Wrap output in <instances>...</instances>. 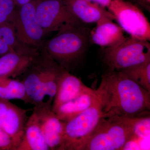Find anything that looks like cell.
Masks as SVG:
<instances>
[{"mask_svg":"<svg viewBox=\"0 0 150 150\" xmlns=\"http://www.w3.org/2000/svg\"><path fill=\"white\" fill-rule=\"evenodd\" d=\"M28 111L0 98V128L11 137L16 150L23 137Z\"/></svg>","mask_w":150,"mask_h":150,"instance_id":"obj_11","label":"cell"},{"mask_svg":"<svg viewBox=\"0 0 150 150\" xmlns=\"http://www.w3.org/2000/svg\"><path fill=\"white\" fill-rule=\"evenodd\" d=\"M39 50L33 53L12 52L0 57V79H17L30 64Z\"/></svg>","mask_w":150,"mask_h":150,"instance_id":"obj_15","label":"cell"},{"mask_svg":"<svg viewBox=\"0 0 150 150\" xmlns=\"http://www.w3.org/2000/svg\"><path fill=\"white\" fill-rule=\"evenodd\" d=\"M150 123V115L139 118L134 127V136L136 139L145 138L149 135Z\"/></svg>","mask_w":150,"mask_h":150,"instance_id":"obj_22","label":"cell"},{"mask_svg":"<svg viewBox=\"0 0 150 150\" xmlns=\"http://www.w3.org/2000/svg\"><path fill=\"white\" fill-rule=\"evenodd\" d=\"M139 118L116 115L104 117L78 150L123 149L129 141L137 140L134 127Z\"/></svg>","mask_w":150,"mask_h":150,"instance_id":"obj_4","label":"cell"},{"mask_svg":"<svg viewBox=\"0 0 150 150\" xmlns=\"http://www.w3.org/2000/svg\"><path fill=\"white\" fill-rule=\"evenodd\" d=\"M0 150H16L11 137L0 128Z\"/></svg>","mask_w":150,"mask_h":150,"instance_id":"obj_23","label":"cell"},{"mask_svg":"<svg viewBox=\"0 0 150 150\" xmlns=\"http://www.w3.org/2000/svg\"><path fill=\"white\" fill-rule=\"evenodd\" d=\"M32 1L33 0H14L17 7H20Z\"/></svg>","mask_w":150,"mask_h":150,"instance_id":"obj_26","label":"cell"},{"mask_svg":"<svg viewBox=\"0 0 150 150\" xmlns=\"http://www.w3.org/2000/svg\"><path fill=\"white\" fill-rule=\"evenodd\" d=\"M12 52H15L5 43L0 40V57Z\"/></svg>","mask_w":150,"mask_h":150,"instance_id":"obj_24","label":"cell"},{"mask_svg":"<svg viewBox=\"0 0 150 150\" xmlns=\"http://www.w3.org/2000/svg\"><path fill=\"white\" fill-rule=\"evenodd\" d=\"M53 100L34 105L35 112L50 150H61L63 143L65 122L60 120L52 110Z\"/></svg>","mask_w":150,"mask_h":150,"instance_id":"obj_10","label":"cell"},{"mask_svg":"<svg viewBox=\"0 0 150 150\" xmlns=\"http://www.w3.org/2000/svg\"><path fill=\"white\" fill-rule=\"evenodd\" d=\"M79 78L66 71L62 74L52 103L54 112L62 105L90 89Z\"/></svg>","mask_w":150,"mask_h":150,"instance_id":"obj_13","label":"cell"},{"mask_svg":"<svg viewBox=\"0 0 150 150\" xmlns=\"http://www.w3.org/2000/svg\"><path fill=\"white\" fill-rule=\"evenodd\" d=\"M0 98L18 99L26 103H30L25 87L21 81L18 79H0Z\"/></svg>","mask_w":150,"mask_h":150,"instance_id":"obj_18","label":"cell"},{"mask_svg":"<svg viewBox=\"0 0 150 150\" xmlns=\"http://www.w3.org/2000/svg\"><path fill=\"white\" fill-rule=\"evenodd\" d=\"M64 1L70 11L83 24L96 23L103 17L115 20L109 11L96 3L86 0Z\"/></svg>","mask_w":150,"mask_h":150,"instance_id":"obj_14","label":"cell"},{"mask_svg":"<svg viewBox=\"0 0 150 150\" xmlns=\"http://www.w3.org/2000/svg\"><path fill=\"white\" fill-rule=\"evenodd\" d=\"M103 62L109 70L121 71L150 61V43L133 38L105 50Z\"/></svg>","mask_w":150,"mask_h":150,"instance_id":"obj_6","label":"cell"},{"mask_svg":"<svg viewBox=\"0 0 150 150\" xmlns=\"http://www.w3.org/2000/svg\"><path fill=\"white\" fill-rule=\"evenodd\" d=\"M17 7L14 0H0V24L13 23Z\"/></svg>","mask_w":150,"mask_h":150,"instance_id":"obj_21","label":"cell"},{"mask_svg":"<svg viewBox=\"0 0 150 150\" xmlns=\"http://www.w3.org/2000/svg\"><path fill=\"white\" fill-rule=\"evenodd\" d=\"M107 8L130 37L150 41L149 21L137 6L125 0H112Z\"/></svg>","mask_w":150,"mask_h":150,"instance_id":"obj_7","label":"cell"},{"mask_svg":"<svg viewBox=\"0 0 150 150\" xmlns=\"http://www.w3.org/2000/svg\"><path fill=\"white\" fill-rule=\"evenodd\" d=\"M54 61L43 47L24 73L17 79L25 87L30 104L34 105L48 99L54 100L59 81L66 71Z\"/></svg>","mask_w":150,"mask_h":150,"instance_id":"obj_2","label":"cell"},{"mask_svg":"<svg viewBox=\"0 0 150 150\" xmlns=\"http://www.w3.org/2000/svg\"><path fill=\"white\" fill-rule=\"evenodd\" d=\"M112 20L103 17L90 30V39L94 44L103 47H112L126 39L123 29Z\"/></svg>","mask_w":150,"mask_h":150,"instance_id":"obj_12","label":"cell"},{"mask_svg":"<svg viewBox=\"0 0 150 150\" xmlns=\"http://www.w3.org/2000/svg\"><path fill=\"white\" fill-rule=\"evenodd\" d=\"M97 93L108 116L150 115V92L121 71L108 69L103 74Z\"/></svg>","mask_w":150,"mask_h":150,"instance_id":"obj_1","label":"cell"},{"mask_svg":"<svg viewBox=\"0 0 150 150\" xmlns=\"http://www.w3.org/2000/svg\"><path fill=\"white\" fill-rule=\"evenodd\" d=\"M36 0L17 7L13 23L17 36L22 43L33 48L44 45L46 33L38 21L35 12Z\"/></svg>","mask_w":150,"mask_h":150,"instance_id":"obj_8","label":"cell"},{"mask_svg":"<svg viewBox=\"0 0 150 150\" xmlns=\"http://www.w3.org/2000/svg\"><path fill=\"white\" fill-rule=\"evenodd\" d=\"M119 71L150 92V61Z\"/></svg>","mask_w":150,"mask_h":150,"instance_id":"obj_20","label":"cell"},{"mask_svg":"<svg viewBox=\"0 0 150 150\" xmlns=\"http://www.w3.org/2000/svg\"><path fill=\"white\" fill-rule=\"evenodd\" d=\"M86 1L96 3L105 8H107L110 5L112 0H86Z\"/></svg>","mask_w":150,"mask_h":150,"instance_id":"obj_25","label":"cell"},{"mask_svg":"<svg viewBox=\"0 0 150 150\" xmlns=\"http://www.w3.org/2000/svg\"><path fill=\"white\" fill-rule=\"evenodd\" d=\"M0 40L8 45L14 51L19 53H33L40 48L25 45L19 40L13 23L0 24Z\"/></svg>","mask_w":150,"mask_h":150,"instance_id":"obj_19","label":"cell"},{"mask_svg":"<svg viewBox=\"0 0 150 150\" xmlns=\"http://www.w3.org/2000/svg\"><path fill=\"white\" fill-rule=\"evenodd\" d=\"M35 12L46 35L66 25H84L70 11L64 0H36Z\"/></svg>","mask_w":150,"mask_h":150,"instance_id":"obj_9","label":"cell"},{"mask_svg":"<svg viewBox=\"0 0 150 150\" xmlns=\"http://www.w3.org/2000/svg\"><path fill=\"white\" fill-rule=\"evenodd\" d=\"M16 150H50L33 111L28 118L23 137Z\"/></svg>","mask_w":150,"mask_h":150,"instance_id":"obj_16","label":"cell"},{"mask_svg":"<svg viewBox=\"0 0 150 150\" xmlns=\"http://www.w3.org/2000/svg\"><path fill=\"white\" fill-rule=\"evenodd\" d=\"M97 97L96 90L91 88L76 98L62 105L54 112L60 120L67 122L90 107Z\"/></svg>","mask_w":150,"mask_h":150,"instance_id":"obj_17","label":"cell"},{"mask_svg":"<svg viewBox=\"0 0 150 150\" xmlns=\"http://www.w3.org/2000/svg\"><path fill=\"white\" fill-rule=\"evenodd\" d=\"M90 30L84 25H66L45 41L43 48L54 61L70 72L81 60L87 49Z\"/></svg>","mask_w":150,"mask_h":150,"instance_id":"obj_3","label":"cell"},{"mask_svg":"<svg viewBox=\"0 0 150 150\" xmlns=\"http://www.w3.org/2000/svg\"><path fill=\"white\" fill-rule=\"evenodd\" d=\"M105 117L108 116L103 111L102 104L98 96L90 107L70 121L65 122L61 150H78L101 119Z\"/></svg>","mask_w":150,"mask_h":150,"instance_id":"obj_5","label":"cell"},{"mask_svg":"<svg viewBox=\"0 0 150 150\" xmlns=\"http://www.w3.org/2000/svg\"><path fill=\"white\" fill-rule=\"evenodd\" d=\"M144 1H145L146 2L148 3H149V4L150 3V0H144Z\"/></svg>","mask_w":150,"mask_h":150,"instance_id":"obj_27","label":"cell"}]
</instances>
